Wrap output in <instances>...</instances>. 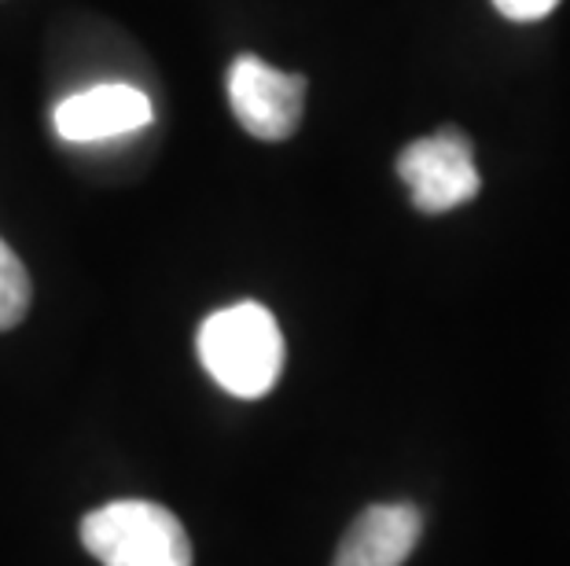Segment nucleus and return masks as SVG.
<instances>
[{"instance_id":"obj_1","label":"nucleus","mask_w":570,"mask_h":566,"mask_svg":"<svg viewBox=\"0 0 570 566\" xmlns=\"http://www.w3.org/2000/svg\"><path fill=\"white\" fill-rule=\"evenodd\" d=\"M196 349L203 368L225 394L258 401L284 371L281 324L258 302H236L199 324Z\"/></svg>"},{"instance_id":"obj_2","label":"nucleus","mask_w":570,"mask_h":566,"mask_svg":"<svg viewBox=\"0 0 570 566\" xmlns=\"http://www.w3.org/2000/svg\"><path fill=\"white\" fill-rule=\"evenodd\" d=\"M81 545L104 566H191V540L155 500H111L81 519Z\"/></svg>"},{"instance_id":"obj_3","label":"nucleus","mask_w":570,"mask_h":566,"mask_svg":"<svg viewBox=\"0 0 570 566\" xmlns=\"http://www.w3.org/2000/svg\"><path fill=\"white\" fill-rule=\"evenodd\" d=\"M397 177L405 180L412 207L420 214H449L475 199L482 188L471 137L456 126H442L431 137L412 140L397 155Z\"/></svg>"},{"instance_id":"obj_4","label":"nucleus","mask_w":570,"mask_h":566,"mask_svg":"<svg viewBox=\"0 0 570 566\" xmlns=\"http://www.w3.org/2000/svg\"><path fill=\"white\" fill-rule=\"evenodd\" d=\"M228 103L236 122L254 140L281 143L291 140L302 126L306 111V78L269 67L258 56H239L228 67Z\"/></svg>"},{"instance_id":"obj_5","label":"nucleus","mask_w":570,"mask_h":566,"mask_svg":"<svg viewBox=\"0 0 570 566\" xmlns=\"http://www.w3.org/2000/svg\"><path fill=\"white\" fill-rule=\"evenodd\" d=\"M151 118L155 107L148 92L126 86V81H104V86L67 96L56 107L52 126L67 143H96V140L137 132L144 126H151Z\"/></svg>"},{"instance_id":"obj_6","label":"nucleus","mask_w":570,"mask_h":566,"mask_svg":"<svg viewBox=\"0 0 570 566\" xmlns=\"http://www.w3.org/2000/svg\"><path fill=\"white\" fill-rule=\"evenodd\" d=\"M423 515L416 504H372L338 540L332 566H402L420 545Z\"/></svg>"},{"instance_id":"obj_7","label":"nucleus","mask_w":570,"mask_h":566,"mask_svg":"<svg viewBox=\"0 0 570 566\" xmlns=\"http://www.w3.org/2000/svg\"><path fill=\"white\" fill-rule=\"evenodd\" d=\"M30 272L19 255L0 239V331H11L30 312Z\"/></svg>"},{"instance_id":"obj_8","label":"nucleus","mask_w":570,"mask_h":566,"mask_svg":"<svg viewBox=\"0 0 570 566\" xmlns=\"http://www.w3.org/2000/svg\"><path fill=\"white\" fill-rule=\"evenodd\" d=\"M560 0H493V8L512 22H541L544 16H552Z\"/></svg>"}]
</instances>
